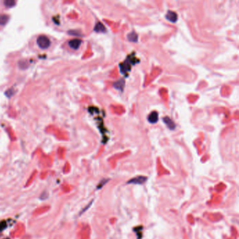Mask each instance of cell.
Here are the masks:
<instances>
[{"label":"cell","mask_w":239,"mask_h":239,"mask_svg":"<svg viewBox=\"0 0 239 239\" xmlns=\"http://www.w3.org/2000/svg\"><path fill=\"white\" fill-rule=\"evenodd\" d=\"M4 239H9V238H4Z\"/></svg>","instance_id":"5bb4252c"},{"label":"cell","mask_w":239,"mask_h":239,"mask_svg":"<svg viewBox=\"0 0 239 239\" xmlns=\"http://www.w3.org/2000/svg\"><path fill=\"white\" fill-rule=\"evenodd\" d=\"M94 30L97 32V33H104L106 31V28L101 23L99 22V23L96 24L95 28H94Z\"/></svg>","instance_id":"ba28073f"},{"label":"cell","mask_w":239,"mask_h":239,"mask_svg":"<svg viewBox=\"0 0 239 239\" xmlns=\"http://www.w3.org/2000/svg\"><path fill=\"white\" fill-rule=\"evenodd\" d=\"M81 44V40L79 39H74L72 40H70L69 41V46L72 49L77 50L79 48L80 45Z\"/></svg>","instance_id":"5b68a950"},{"label":"cell","mask_w":239,"mask_h":239,"mask_svg":"<svg viewBox=\"0 0 239 239\" xmlns=\"http://www.w3.org/2000/svg\"><path fill=\"white\" fill-rule=\"evenodd\" d=\"M9 20V16L5 14L0 15V25H4Z\"/></svg>","instance_id":"30bf717a"},{"label":"cell","mask_w":239,"mask_h":239,"mask_svg":"<svg viewBox=\"0 0 239 239\" xmlns=\"http://www.w3.org/2000/svg\"><path fill=\"white\" fill-rule=\"evenodd\" d=\"M139 63V60L135 56V53L133 55H128L126 61L123 63H121L120 66V71L123 74H127V72H129L131 70V66L135 65Z\"/></svg>","instance_id":"6da1fadb"},{"label":"cell","mask_w":239,"mask_h":239,"mask_svg":"<svg viewBox=\"0 0 239 239\" xmlns=\"http://www.w3.org/2000/svg\"><path fill=\"white\" fill-rule=\"evenodd\" d=\"M37 43L38 44V46H39L41 49H47V48H49L50 47V45H51V41H50L49 39L45 35L39 36L37 38Z\"/></svg>","instance_id":"7a4b0ae2"},{"label":"cell","mask_w":239,"mask_h":239,"mask_svg":"<svg viewBox=\"0 0 239 239\" xmlns=\"http://www.w3.org/2000/svg\"><path fill=\"white\" fill-rule=\"evenodd\" d=\"M158 120V114L157 112H152L148 116V121L151 124H156Z\"/></svg>","instance_id":"52a82bcc"},{"label":"cell","mask_w":239,"mask_h":239,"mask_svg":"<svg viewBox=\"0 0 239 239\" xmlns=\"http://www.w3.org/2000/svg\"><path fill=\"white\" fill-rule=\"evenodd\" d=\"M163 121H164V122L165 123L166 125L167 126L170 130H174L175 128V127H176L175 124L173 121H172V119H170L168 116H165V117H164Z\"/></svg>","instance_id":"8992f818"},{"label":"cell","mask_w":239,"mask_h":239,"mask_svg":"<svg viewBox=\"0 0 239 239\" xmlns=\"http://www.w3.org/2000/svg\"><path fill=\"white\" fill-rule=\"evenodd\" d=\"M166 19L168 20V21L172 22V23H175L178 20V15L175 12L171 11H168L167 14L166 15Z\"/></svg>","instance_id":"277c9868"},{"label":"cell","mask_w":239,"mask_h":239,"mask_svg":"<svg viewBox=\"0 0 239 239\" xmlns=\"http://www.w3.org/2000/svg\"><path fill=\"white\" fill-rule=\"evenodd\" d=\"M147 180V178L144 176H138L135 178L131 179L129 180L127 183L128 184H142Z\"/></svg>","instance_id":"3957f363"},{"label":"cell","mask_w":239,"mask_h":239,"mask_svg":"<svg viewBox=\"0 0 239 239\" xmlns=\"http://www.w3.org/2000/svg\"><path fill=\"white\" fill-rule=\"evenodd\" d=\"M7 226V224L5 221H2L0 222V232H2L4 229H5Z\"/></svg>","instance_id":"4fadbf2b"},{"label":"cell","mask_w":239,"mask_h":239,"mask_svg":"<svg viewBox=\"0 0 239 239\" xmlns=\"http://www.w3.org/2000/svg\"><path fill=\"white\" fill-rule=\"evenodd\" d=\"M124 86H125V82H124V80L123 79L114 84V88H116L118 91H123Z\"/></svg>","instance_id":"9c48e42d"},{"label":"cell","mask_w":239,"mask_h":239,"mask_svg":"<svg viewBox=\"0 0 239 239\" xmlns=\"http://www.w3.org/2000/svg\"><path fill=\"white\" fill-rule=\"evenodd\" d=\"M128 39L130 41L136 42L138 41V36L137 34L135 33V32H132V33H130L129 35H128Z\"/></svg>","instance_id":"8fae6325"},{"label":"cell","mask_w":239,"mask_h":239,"mask_svg":"<svg viewBox=\"0 0 239 239\" xmlns=\"http://www.w3.org/2000/svg\"><path fill=\"white\" fill-rule=\"evenodd\" d=\"M4 3L7 7H12L16 4V1L13 0H6Z\"/></svg>","instance_id":"7c38bea8"}]
</instances>
